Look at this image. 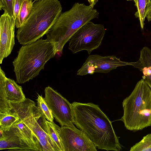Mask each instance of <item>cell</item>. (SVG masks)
<instances>
[{
    "label": "cell",
    "mask_w": 151,
    "mask_h": 151,
    "mask_svg": "<svg viewBox=\"0 0 151 151\" xmlns=\"http://www.w3.org/2000/svg\"><path fill=\"white\" fill-rule=\"evenodd\" d=\"M71 104L73 124L85 133L96 148L107 151L122 149L111 122L98 105L75 101Z\"/></svg>",
    "instance_id": "obj_1"
},
{
    "label": "cell",
    "mask_w": 151,
    "mask_h": 151,
    "mask_svg": "<svg viewBox=\"0 0 151 151\" xmlns=\"http://www.w3.org/2000/svg\"><path fill=\"white\" fill-rule=\"evenodd\" d=\"M99 15L98 11L90 5L78 2L69 10L62 12L45 34L55 55L62 54L64 46L73 34L87 22L98 18Z\"/></svg>",
    "instance_id": "obj_2"
},
{
    "label": "cell",
    "mask_w": 151,
    "mask_h": 151,
    "mask_svg": "<svg viewBox=\"0 0 151 151\" xmlns=\"http://www.w3.org/2000/svg\"><path fill=\"white\" fill-rule=\"evenodd\" d=\"M58 0H37L30 15L18 29L16 37L20 44L34 42L46 34L62 12Z\"/></svg>",
    "instance_id": "obj_3"
},
{
    "label": "cell",
    "mask_w": 151,
    "mask_h": 151,
    "mask_svg": "<svg viewBox=\"0 0 151 151\" xmlns=\"http://www.w3.org/2000/svg\"><path fill=\"white\" fill-rule=\"evenodd\" d=\"M55 55L52 45L47 39L23 45L13 62L16 82L24 83L38 76Z\"/></svg>",
    "instance_id": "obj_4"
},
{
    "label": "cell",
    "mask_w": 151,
    "mask_h": 151,
    "mask_svg": "<svg viewBox=\"0 0 151 151\" xmlns=\"http://www.w3.org/2000/svg\"><path fill=\"white\" fill-rule=\"evenodd\" d=\"M123 115L120 119L126 128L134 131L151 126V89L143 79L122 102Z\"/></svg>",
    "instance_id": "obj_5"
},
{
    "label": "cell",
    "mask_w": 151,
    "mask_h": 151,
    "mask_svg": "<svg viewBox=\"0 0 151 151\" xmlns=\"http://www.w3.org/2000/svg\"><path fill=\"white\" fill-rule=\"evenodd\" d=\"M9 103L11 109L37 138L43 151H58L48 133L46 119L34 101L26 98L19 103Z\"/></svg>",
    "instance_id": "obj_6"
},
{
    "label": "cell",
    "mask_w": 151,
    "mask_h": 151,
    "mask_svg": "<svg viewBox=\"0 0 151 151\" xmlns=\"http://www.w3.org/2000/svg\"><path fill=\"white\" fill-rule=\"evenodd\" d=\"M106 29L90 21L78 29L69 39L68 48L73 54L85 50L90 55L101 45Z\"/></svg>",
    "instance_id": "obj_7"
},
{
    "label": "cell",
    "mask_w": 151,
    "mask_h": 151,
    "mask_svg": "<svg viewBox=\"0 0 151 151\" xmlns=\"http://www.w3.org/2000/svg\"><path fill=\"white\" fill-rule=\"evenodd\" d=\"M44 91V99L56 121L61 126H74L71 104L49 86L45 88Z\"/></svg>",
    "instance_id": "obj_8"
},
{
    "label": "cell",
    "mask_w": 151,
    "mask_h": 151,
    "mask_svg": "<svg viewBox=\"0 0 151 151\" xmlns=\"http://www.w3.org/2000/svg\"><path fill=\"white\" fill-rule=\"evenodd\" d=\"M59 135L64 151H96V148L85 133L75 126L60 127Z\"/></svg>",
    "instance_id": "obj_9"
},
{
    "label": "cell",
    "mask_w": 151,
    "mask_h": 151,
    "mask_svg": "<svg viewBox=\"0 0 151 151\" xmlns=\"http://www.w3.org/2000/svg\"><path fill=\"white\" fill-rule=\"evenodd\" d=\"M127 65H131L130 63L122 61L115 55H91L88 57L77 75L83 76L95 73H107L118 67Z\"/></svg>",
    "instance_id": "obj_10"
},
{
    "label": "cell",
    "mask_w": 151,
    "mask_h": 151,
    "mask_svg": "<svg viewBox=\"0 0 151 151\" xmlns=\"http://www.w3.org/2000/svg\"><path fill=\"white\" fill-rule=\"evenodd\" d=\"M0 63L11 53L15 45V23L13 17L6 11L1 16Z\"/></svg>",
    "instance_id": "obj_11"
},
{
    "label": "cell",
    "mask_w": 151,
    "mask_h": 151,
    "mask_svg": "<svg viewBox=\"0 0 151 151\" xmlns=\"http://www.w3.org/2000/svg\"><path fill=\"white\" fill-rule=\"evenodd\" d=\"M0 83L3 84L8 102L19 103L24 101L26 98L22 87L13 79L7 78L4 71L0 67Z\"/></svg>",
    "instance_id": "obj_12"
},
{
    "label": "cell",
    "mask_w": 151,
    "mask_h": 151,
    "mask_svg": "<svg viewBox=\"0 0 151 151\" xmlns=\"http://www.w3.org/2000/svg\"><path fill=\"white\" fill-rule=\"evenodd\" d=\"M9 129L19 137L32 151H43L37 138L19 118Z\"/></svg>",
    "instance_id": "obj_13"
},
{
    "label": "cell",
    "mask_w": 151,
    "mask_h": 151,
    "mask_svg": "<svg viewBox=\"0 0 151 151\" xmlns=\"http://www.w3.org/2000/svg\"><path fill=\"white\" fill-rule=\"evenodd\" d=\"M8 149V151H32L21 138L9 129L4 131L0 137V150Z\"/></svg>",
    "instance_id": "obj_14"
},
{
    "label": "cell",
    "mask_w": 151,
    "mask_h": 151,
    "mask_svg": "<svg viewBox=\"0 0 151 151\" xmlns=\"http://www.w3.org/2000/svg\"><path fill=\"white\" fill-rule=\"evenodd\" d=\"M130 64L142 73V79L151 89V50L147 47H144L140 51L139 60Z\"/></svg>",
    "instance_id": "obj_15"
},
{
    "label": "cell",
    "mask_w": 151,
    "mask_h": 151,
    "mask_svg": "<svg viewBox=\"0 0 151 151\" xmlns=\"http://www.w3.org/2000/svg\"><path fill=\"white\" fill-rule=\"evenodd\" d=\"M32 0H24L19 14L15 21V27L17 29L21 27L30 15L33 8L34 1Z\"/></svg>",
    "instance_id": "obj_16"
},
{
    "label": "cell",
    "mask_w": 151,
    "mask_h": 151,
    "mask_svg": "<svg viewBox=\"0 0 151 151\" xmlns=\"http://www.w3.org/2000/svg\"><path fill=\"white\" fill-rule=\"evenodd\" d=\"M46 124L48 133L58 151H64L59 135L60 127L47 120Z\"/></svg>",
    "instance_id": "obj_17"
},
{
    "label": "cell",
    "mask_w": 151,
    "mask_h": 151,
    "mask_svg": "<svg viewBox=\"0 0 151 151\" xmlns=\"http://www.w3.org/2000/svg\"><path fill=\"white\" fill-rule=\"evenodd\" d=\"M19 119L17 114L12 109L8 113H0V129L4 131L9 130Z\"/></svg>",
    "instance_id": "obj_18"
},
{
    "label": "cell",
    "mask_w": 151,
    "mask_h": 151,
    "mask_svg": "<svg viewBox=\"0 0 151 151\" xmlns=\"http://www.w3.org/2000/svg\"><path fill=\"white\" fill-rule=\"evenodd\" d=\"M137 9L134 14L136 17L139 19L141 29H143L145 18L144 14L146 6L151 0H134Z\"/></svg>",
    "instance_id": "obj_19"
},
{
    "label": "cell",
    "mask_w": 151,
    "mask_h": 151,
    "mask_svg": "<svg viewBox=\"0 0 151 151\" xmlns=\"http://www.w3.org/2000/svg\"><path fill=\"white\" fill-rule=\"evenodd\" d=\"M37 107L47 121L53 123L54 117L51 109L45 99L42 95H38L37 99Z\"/></svg>",
    "instance_id": "obj_20"
},
{
    "label": "cell",
    "mask_w": 151,
    "mask_h": 151,
    "mask_svg": "<svg viewBox=\"0 0 151 151\" xmlns=\"http://www.w3.org/2000/svg\"><path fill=\"white\" fill-rule=\"evenodd\" d=\"M130 151H151V133L143 137L139 142L132 147Z\"/></svg>",
    "instance_id": "obj_21"
},
{
    "label": "cell",
    "mask_w": 151,
    "mask_h": 151,
    "mask_svg": "<svg viewBox=\"0 0 151 151\" xmlns=\"http://www.w3.org/2000/svg\"><path fill=\"white\" fill-rule=\"evenodd\" d=\"M14 0H0V9L6 12L13 17V3Z\"/></svg>",
    "instance_id": "obj_22"
},
{
    "label": "cell",
    "mask_w": 151,
    "mask_h": 151,
    "mask_svg": "<svg viewBox=\"0 0 151 151\" xmlns=\"http://www.w3.org/2000/svg\"><path fill=\"white\" fill-rule=\"evenodd\" d=\"M24 0H14L13 18L14 22L18 17Z\"/></svg>",
    "instance_id": "obj_23"
},
{
    "label": "cell",
    "mask_w": 151,
    "mask_h": 151,
    "mask_svg": "<svg viewBox=\"0 0 151 151\" xmlns=\"http://www.w3.org/2000/svg\"><path fill=\"white\" fill-rule=\"evenodd\" d=\"M144 17H146L149 22L151 20V1L147 5Z\"/></svg>",
    "instance_id": "obj_24"
},
{
    "label": "cell",
    "mask_w": 151,
    "mask_h": 151,
    "mask_svg": "<svg viewBox=\"0 0 151 151\" xmlns=\"http://www.w3.org/2000/svg\"><path fill=\"white\" fill-rule=\"evenodd\" d=\"M90 5L93 8L94 6L98 2V0H87Z\"/></svg>",
    "instance_id": "obj_25"
},
{
    "label": "cell",
    "mask_w": 151,
    "mask_h": 151,
    "mask_svg": "<svg viewBox=\"0 0 151 151\" xmlns=\"http://www.w3.org/2000/svg\"><path fill=\"white\" fill-rule=\"evenodd\" d=\"M127 1H131V0H127Z\"/></svg>",
    "instance_id": "obj_26"
},
{
    "label": "cell",
    "mask_w": 151,
    "mask_h": 151,
    "mask_svg": "<svg viewBox=\"0 0 151 151\" xmlns=\"http://www.w3.org/2000/svg\"><path fill=\"white\" fill-rule=\"evenodd\" d=\"M32 0L33 1V0Z\"/></svg>",
    "instance_id": "obj_27"
}]
</instances>
